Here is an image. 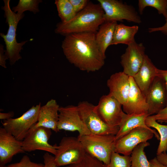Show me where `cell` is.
<instances>
[{
    "instance_id": "cell-1",
    "label": "cell",
    "mask_w": 167,
    "mask_h": 167,
    "mask_svg": "<svg viewBox=\"0 0 167 167\" xmlns=\"http://www.w3.org/2000/svg\"><path fill=\"white\" fill-rule=\"evenodd\" d=\"M96 33H71L66 36L62 42V47L66 58L81 71H96L105 64L106 57L97 45Z\"/></svg>"
},
{
    "instance_id": "cell-2",
    "label": "cell",
    "mask_w": 167,
    "mask_h": 167,
    "mask_svg": "<svg viewBox=\"0 0 167 167\" xmlns=\"http://www.w3.org/2000/svg\"><path fill=\"white\" fill-rule=\"evenodd\" d=\"M104 14L99 3L89 1L86 6L71 20L57 24L55 32L65 36L73 33H96L100 26L105 22Z\"/></svg>"
},
{
    "instance_id": "cell-3",
    "label": "cell",
    "mask_w": 167,
    "mask_h": 167,
    "mask_svg": "<svg viewBox=\"0 0 167 167\" xmlns=\"http://www.w3.org/2000/svg\"><path fill=\"white\" fill-rule=\"evenodd\" d=\"M3 1L4 6L2 7L1 9L4 11V16L9 28L6 35L1 33L0 35L3 38L6 45L5 55L7 59L9 60L10 65H12L22 58L19 53L23 49V46L28 41L18 43L16 39L18 24L24 17V13L19 14L14 12L10 8V0H4Z\"/></svg>"
},
{
    "instance_id": "cell-4",
    "label": "cell",
    "mask_w": 167,
    "mask_h": 167,
    "mask_svg": "<svg viewBox=\"0 0 167 167\" xmlns=\"http://www.w3.org/2000/svg\"><path fill=\"white\" fill-rule=\"evenodd\" d=\"M86 153L106 165L114 152L115 135H101L91 133L78 137Z\"/></svg>"
},
{
    "instance_id": "cell-5",
    "label": "cell",
    "mask_w": 167,
    "mask_h": 167,
    "mask_svg": "<svg viewBox=\"0 0 167 167\" xmlns=\"http://www.w3.org/2000/svg\"><path fill=\"white\" fill-rule=\"evenodd\" d=\"M86 153L78 137H64L58 145L54 161L58 167L68 165L81 161Z\"/></svg>"
},
{
    "instance_id": "cell-6",
    "label": "cell",
    "mask_w": 167,
    "mask_h": 167,
    "mask_svg": "<svg viewBox=\"0 0 167 167\" xmlns=\"http://www.w3.org/2000/svg\"><path fill=\"white\" fill-rule=\"evenodd\" d=\"M104 11L105 22L122 21L125 20L140 24L141 17L132 6L121 1L117 0H98Z\"/></svg>"
},
{
    "instance_id": "cell-7",
    "label": "cell",
    "mask_w": 167,
    "mask_h": 167,
    "mask_svg": "<svg viewBox=\"0 0 167 167\" xmlns=\"http://www.w3.org/2000/svg\"><path fill=\"white\" fill-rule=\"evenodd\" d=\"M41 103L33 106L21 116L2 122L3 128L17 140L22 141L31 128L37 122Z\"/></svg>"
},
{
    "instance_id": "cell-8",
    "label": "cell",
    "mask_w": 167,
    "mask_h": 167,
    "mask_svg": "<svg viewBox=\"0 0 167 167\" xmlns=\"http://www.w3.org/2000/svg\"><path fill=\"white\" fill-rule=\"evenodd\" d=\"M80 117L92 133L101 135H115L119 127H111L99 117L95 110V105L87 101H82L77 105Z\"/></svg>"
},
{
    "instance_id": "cell-9",
    "label": "cell",
    "mask_w": 167,
    "mask_h": 167,
    "mask_svg": "<svg viewBox=\"0 0 167 167\" xmlns=\"http://www.w3.org/2000/svg\"><path fill=\"white\" fill-rule=\"evenodd\" d=\"M154 135L158 140L160 139V136L155 130L143 127L134 128L115 141L114 152L130 156L138 145L147 142Z\"/></svg>"
},
{
    "instance_id": "cell-10",
    "label": "cell",
    "mask_w": 167,
    "mask_h": 167,
    "mask_svg": "<svg viewBox=\"0 0 167 167\" xmlns=\"http://www.w3.org/2000/svg\"><path fill=\"white\" fill-rule=\"evenodd\" d=\"M34 125L22 141L23 150L25 152L41 150L54 156L58 145L56 144L51 145L48 142L51 135V130L42 126L36 127Z\"/></svg>"
},
{
    "instance_id": "cell-11",
    "label": "cell",
    "mask_w": 167,
    "mask_h": 167,
    "mask_svg": "<svg viewBox=\"0 0 167 167\" xmlns=\"http://www.w3.org/2000/svg\"><path fill=\"white\" fill-rule=\"evenodd\" d=\"M122 105L112 96L108 94L102 96L95 110L102 121L108 126L119 127L126 113Z\"/></svg>"
},
{
    "instance_id": "cell-12",
    "label": "cell",
    "mask_w": 167,
    "mask_h": 167,
    "mask_svg": "<svg viewBox=\"0 0 167 167\" xmlns=\"http://www.w3.org/2000/svg\"><path fill=\"white\" fill-rule=\"evenodd\" d=\"M58 129L59 131H77L79 136L91 133L81 119L77 106L73 105L60 107Z\"/></svg>"
},
{
    "instance_id": "cell-13",
    "label": "cell",
    "mask_w": 167,
    "mask_h": 167,
    "mask_svg": "<svg viewBox=\"0 0 167 167\" xmlns=\"http://www.w3.org/2000/svg\"><path fill=\"white\" fill-rule=\"evenodd\" d=\"M145 51L143 44L138 43L135 41L127 45L121 57L120 63L125 73L130 77L135 75L143 64L146 54Z\"/></svg>"
},
{
    "instance_id": "cell-14",
    "label": "cell",
    "mask_w": 167,
    "mask_h": 167,
    "mask_svg": "<svg viewBox=\"0 0 167 167\" xmlns=\"http://www.w3.org/2000/svg\"><path fill=\"white\" fill-rule=\"evenodd\" d=\"M149 116L156 114L167 106V94L164 81L156 76L145 95Z\"/></svg>"
},
{
    "instance_id": "cell-15",
    "label": "cell",
    "mask_w": 167,
    "mask_h": 167,
    "mask_svg": "<svg viewBox=\"0 0 167 167\" xmlns=\"http://www.w3.org/2000/svg\"><path fill=\"white\" fill-rule=\"evenodd\" d=\"M130 88L127 100L122 105L123 111L128 114L147 113L148 106L145 95L130 77Z\"/></svg>"
},
{
    "instance_id": "cell-16",
    "label": "cell",
    "mask_w": 167,
    "mask_h": 167,
    "mask_svg": "<svg viewBox=\"0 0 167 167\" xmlns=\"http://www.w3.org/2000/svg\"><path fill=\"white\" fill-rule=\"evenodd\" d=\"M25 152L22 141L16 139L4 128H0V165L10 162L15 155Z\"/></svg>"
},
{
    "instance_id": "cell-17",
    "label": "cell",
    "mask_w": 167,
    "mask_h": 167,
    "mask_svg": "<svg viewBox=\"0 0 167 167\" xmlns=\"http://www.w3.org/2000/svg\"><path fill=\"white\" fill-rule=\"evenodd\" d=\"M130 77L123 71L111 75L107 82L109 94L122 105L126 102L130 88Z\"/></svg>"
},
{
    "instance_id": "cell-18",
    "label": "cell",
    "mask_w": 167,
    "mask_h": 167,
    "mask_svg": "<svg viewBox=\"0 0 167 167\" xmlns=\"http://www.w3.org/2000/svg\"><path fill=\"white\" fill-rule=\"evenodd\" d=\"M60 106L56 101L51 99L44 105L41 106L39 110L38 120L34 125L36 127L42 126L57 132L58 111Z\"/></svg>"
},
{
    "instance_id": "cell-19",
    "label": "cell",
    "mask_w": 167,
    "mask_h": 167,
    "mask_svg": "<svg viewBox=\"0 0 167 167\" xmlns=\"http://www.w3.org/2000/svg\"><path fill=\"white\" fill-rule=\"evenodd\" d=\"M157 69L148 56L145 54L141 68L132 77L137 86L145 95L157 76Z\"/></svg>"
},
{
    "instance_id": "cell-20",
    "label": "cell",
    "mask_w": 167,
    "mask_h": 167,
    "mask_svg": "<svg viewBox=\"0 0 167 167\" xmlns=\"http://www.w3.org/2000/svg\"><path fill=\"white\" fill-rule=\"evenodd\" d=\"M148 116L147 113L140 114L126 113L119 127L118 132L115 135V141L136 128L143 127L152 129L148 127L145 123L146 119Z\"/></svg>"
},
{
    "instance_id": "cell-21",
    "label": "cell",
    "mask_w": 167,
    "mask_h": 167,
    "mask_svg": "<svg viewBox=\"0 0 167 167\" xmlns=\"http://www.w3.org/2000/svg\"><path fill=\"white\" fill-rule=\"evenodd\" d=\"M117 22H105L100 27L96 33V40L99 49L104 56L107 48L110 45Z\"/></svg>"
},
{
    "instance_id": "cell-22",
    "label": "cell",
    "mask_w": 167,
    "mask_h": 167,
    "mask_svg": "<svg viewBox=\"0 0 167 167\" xmlns=\"http://www.w3.org/2000/svg\"><path fill=\"white\" fill-rule=\"evenodd\" d=\"M139 28L137 25L130 26L122 23L117 24L114 30L111 45H130L135 41V36Z\"/></svg>"
},
{
    "instance_id": "cell-23",
    "label": "cell",
    "mask_w": 167,
    "mask_h": 167,
    "mask_svg": "<svg viewBox=\"0 0 167 167\" xmlns=\"http://www.w3.org/2000/svg\"><path fill=\"white\" fill-rule=\"evenodd\" d=\"M145 123L149 127L155 129L159 134L160 141L157 150V155L166 152L167 151V125L158 123L152 115L147 117Z\"/></svg>"
},
{
    "instance_id": "cell-24",
    "label": "cell",
    "mask_w": 167,
    "mask_h": 167,
    "mask_svg": "<svg viewBox=\"0 0 167 167\" xmlns=\"http://www.w3.org/2000/svg\"><path fill=\"white\" fill-rule=\"evenodd\" d=\"M149 145L148 142L142 143L133 149L130 156L131 167H150V163L144 151Z\"/></svg>"
},
{
    "instance_id": "cell-25",
    "label": "cell",
    "mask_w": 167,
    "mask_h": 167,
    "mask_svg": "<svg viewBox=\"0 0 167 167\" xmlns=\"http://www.w3.org/2000/svg\"><path fill=\"white\" fill-rule=\"evenodd\" d=\"M55 4L62 22L69 21L76 14L69 0H56Z\"/></svg>"
},
{
    "instance_id": "cell-26",
    "label": "cell",
    "mask_w": 167,
    "mask_h": 167,
    "mask_svg": "<svg viewBox=\"0 0 167 167\" xmlns=\"http://www.w3.org/2000/svg\"><path fill=\"white\" fill-rule=\"evenodd\" d=\"M138 6L140 14L146 7L150 6L156 9L159 14L162 15L165 19L167 18V0H139Z\"/></svg>"
},
{
    "instance_id": "cell-27",
    "label": "cell",
    "mask_w": 167,
    "mask_h": 167,
    "mask_svg": "<svg viewBox=\"0 0 167 167\" xmlns=\"http://www.w3.org/2000/svg\"><path fill=\"white\" fill-rule=\"evenodd\" d=\"M42 2L41 0H19L18 5L13 7L12 10L19 14H24L27 11L35 14L39 11V4Z\"/></svg>"
},
{
    "instance_id": "cell-28",
    "label": "cell",
    "mask_w": 167,
    "mask_h": 167,
    "mask_svg": "<svg viewBox=\"0 0 167 167\" xmlns=\"http://www.w3.org/2000/svg\"><path fill=\"white\" fill-rule=\"evenodd\" d=\"M107 167H131L130 156L121 155L115 152L111 154Z\"/></svg>"
},
{
    "instance_id": "cell-29",
    "label": "cell",
    "mask_w": 167,
    "mask_h": 167,
    "mask_svg": "<svg viewBox=\"0 0 167 167\" xmlns=\"http://www.w3.org/2000/svg\"><path fill=\"white\" fill-rule=\"evenodd\" d=\"M65 167H107L106 165L86 153L81 161Z\"/></svg>"
},
{
    "instance_id": "cell-30",
    "label": "cell",
    "mask_w": 167,
    "mask_h": 167,
    "mask_svg": "<svg viewBox=\"0 0 167 167\" xmlns=\"http://www.w3.org/2000/svg\"><path fill=\"white\" fill-rule=\"evenodd\" d=\"M44 164L32 161L27 155L24 156L19 162L10 164L7 167H43Z\"/></svg>"
},
{
    "instance_id": "cell-31",
    "label": "cell",
    "mask_w": 167,
    "mask_h": 167,
    "mask_svg": "<svg viewBox=\"0 0 167 167\" xmlns=\"http://www.w3.org/2000/svg\"><path fill=\"white\" fill-rule=\"evenodd\" d=\"M77 14L83 10L89 2L88 0H69Z\"/></svg>"
},
{
    "instance_id": "cell-32",
    "label": "cell",
    "mask_w": 167,
    "mask_h": 167,
    "mask_svg": "<svg viewBox=\"0 0 167 167\" xmlns=\"http://www.w3.org/2000/svg\"><path fill=\"white\" fill-rule=\"evenodd\" d=\"M44 160L43 167H58L54 161V156L46 152L43 156Z\"/></svg>"
},
{
    "instance_id": "cell-33",
    "label": "cell",
    "mask_w": 167,
    "mask_h": 167,
    "mask_svg": "<svg viewBox=\"0 0 167 167\" xmlns=\"http://www.w3.org/2000/svg\"><path fill=\"white\" fill-rule=\"evenodd\" d=\"M152 116L158 122L167 123V107Z\"/></svg>"
},
{
    "instance_id": "cell-34",
    "label": "cell",
    "mask_w": 167,
    "mask_h": 167,
    "mask_svg": "<svg viewBox=\"0 0 167 167\" xmlns=\"http://www.w3.org/2000/svg\"><path fill=\"white\" fill-rule=\"evenodd\" d=\"M166 22L162 26L156 28H149L148 32L152 33L156 32H161L165 35H167V18L165 19Z\"/></svg>"
},
{
    "instance_id": "cell-35",
    "label": "cell",
    "mask_w": 167,
    "mask_h": 167,
    "mask_svg": "<svg viewBox=\"0 0 167 167\" xmlns=\"http://www.w3.org/2000/svg\"><path fill=\"white\" fill-rule=\"evenodd\" d=\"M157 76L160 77L163 80L167 94V70H162L158 69Z\"/></svg>"
},
{
    "instance_id": "cell-36",
    "label": "cell",
    "mask_w": 167,
    "mask_h": 167,
    "mask_svg": "<svg viewBox=\"0 0 167 167\" xmlns=\"http://www.w3.org/2000/svg\"><path fill=\"white\" fill-rule=\"evenodd\" d=\"M5 50L4 46L2 44L0 45V65L4 68H6V61L7 59L5 54Z\"/></svg>"
},
{
    "instance_id": "cell-37",
    "label": "cell",
    "mask_w": 167,
    "mask_h": 167,
    "mask_svg": "<svg viewBox=\"0 0 167 167\" xmlns=\"http://www.w3.org/2000/svg\"><path fill=\"white\" fill-rule=\"evenodd\" d=\"M150 167H167V165L164 164L160 162L156 157L149 161Z\"/></svg>"
},
{
    "instance_id": "cell-38",
    "label": "cell",
    "mask_w": 167,
    "mask_h": 167,
    "mask_svg": "<svg viewBox=\"0 0 167 167\" xmlns=\"http://www.w3.org/2000/svg\"><path fill=\"white\" fill-rule=\"evenodd\" d=\"M157 159L162 163L167 165V154L166 152H163L157 155Z\"/></svg>"
},
{
    "instance_id": "cell-39",
    "label": "cell",
    "mask_w": 167,
    "mask_h": 167,
    "mask_svg": "<svg viewBox=\"0 0 167 167\" xmlns=\"http://www.w3.org/2000/svg\"><path fill=\"white\" fill-rule=\"evenodd\" d=\"M14 113L12 111L6 113H0V119L5 120L9 119L14 116Z\"/></svg>"
},
{
    "instance_id": "cell-40",
    "label": "cell",
    "mask_w": 167,
    "mask_h": 167,
    "mask_svg": "<svg viewBox=\"0 0 167 167\" xmlns=\"http://www.w3.org/2000/svg\"><path fill=\"white\" fill-rule=\"evenodd\" d=\"M0 167H7V166L6 165H0Z\"/></svg>"
}]
</instances>
